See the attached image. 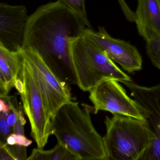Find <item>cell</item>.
Returning a JSON list of instances; mask_svg holds the SVG:
<instances>
[{
  "instance_id": "21",
  "label": "cell",
  "mask_w": 160,
  "mask_h": 160,
  "mask_svg": "<svg viewBox=\"0 0 160 160\" xmlns=\"http://www.w3.org/2000/svg\"><path fill=\"white\" fill-rule=\"evenodd\" d=\"M14 87L20 94L23 92L24 91V84L20 78L18 77L15 82Z\"/></svg>"
},
{
  "instance_id": "14",
  "label": "cell",
  "mask_w": 160,
  "mask_h": 160,
  "mask_svg": "<svg viewBox=\"0 0 160 160\" xmlns=\"http://www.w3.org/2000/svg\"><path fill=\"white\" fill-rule=\"evenodd\" d=\"M73 11L84 22L87 28L92 29L88 19L85 7V0H59Z\"/></svg>"
},
{
  "instance_id": "2",
  "label": "cell",
  "mask_w": 160,
  "mask_h": 160,
  "mask_svg": "<svg viewBox=\"0 0 160 160\" xmlns=\"http://www.w3.org/2000/svg\"><path fill=\"white\" fill-rule=\"evenodd\" d=\"M93 107L71 101L52 119V135L79 160H108L103 137L94 128L91 113Z\"/></svg>"
},
{
  "instance_id": "3",
  "label": "cell",
  "mask_w": 160,
  "mask_h": 160,
  "mask_svg": "<svg viewBox=\"0 0 160 160\" xmlns=\"http://www.w3.org/2000/svg\"><path fill=\"white\" fill-rule=\"evenodd\" d=\"M70 52L78 88L89 91L109 79L131 80L92 39L83 33L71 41Z\"/></svg>"
},
{
  "instance_id": "10",
  "label": "cell",
  "mask_w": 160,
  "mask_h": 160,
  "mask_svg": "<svg viewBox=\"0 0 160 160\" xmlns=\"http://www.w3.org/2000/svg\"><path fill=\"white\" fill-rule=\"evenodd\" d=\"M29 17L25 6L0 3V45L12 51L22 48Z\"/></svg>"
},
{
  "instance_id": "9",
  "label": "cell",
  "mask_w": 160,
  "mask_h": 160,
  "mask_svg": "<svg viewBox=\"0 0 160 160\" xmlns=\"http://www.w3.org/2000/svg\"><path fill=\"white\" fill-rule=\"evenodd\" d=\"M83 33L92 39L124 71L133 73L142 69L143 61L141 54L137 48L129 42L113 38L104 27H99L97 32L86 28Z\"/></svg>"
},
{
  "instance_id": "4",
  "label": "cell",
  "mask_w": 160,
  "mask_h": 160,
  "mask_svg": "<svg viewBox=\"0 0 160 160\" xmlns=\"http://www.w3.org/2000/svg\"><path fill=\"white\" fill-rule=\"evenodd\" d=\"M104 144L108 160H140L153 136L146 121L120 115L107 116Z\"/></svg>"
},
{
  "instance_id": "17",
  "label": "cell",
  "mask_w": 160,
  "mask_h": 160,
  "mask_svg": "<svg viewBox=\"0 0 160 160\" xmlns=\"http://www.w3.org/2000/svg\"><path fill=\"white\" fill-rule=\"evenodd\" d=\"M6 143L11 146L19 145L28 147L31 145L32 140L27 138L25 135L17 134L12 133L7 138Z\"/></svg>"
},
{
  "instance_id": "6",
  "label": "cell",
  "mask_w": 160,
  "mask_h": 160,
  "mask_svg": "<svg viewBox=\"0 0 160 160\" xmlns=\"http://www.w3.org/2000/svg\"><path fill=\"white\" fill-rule=\"evenodd\" d=\"M19 50L30 65L52 119L62 106L72 101L70 85L58 77L35 50L28 48Z\"/></svg>"
},
{
  "instance_id": "5",
  "label": "cell",
  "mask_w": 160,
  "mask_h": 160,
  "mask_svg": "<svg viewBox=\"0 0 160 160\" xmlns=\"http://www.w3.org/2000/svg\"><path fill=\"white\" fill-rule=\"evenodd\" d=\"M21 54L22 66L19 77L24 84V91L20 94L22 106L29 121L31 136L38 148H43L47 144L49 137L52 135V118L30 65Z\"/></svg>"
},
{
  "instance_id": "15",
  "label": "cell",
  "mask_w": 160,
  "mask_h": 160,
  "mask_svg": "<svg viewBox=\"0 0 160 160\" xmlns=\"http://www.w3.org/2000/svg\"><path fill=\"white\" fill-rule=\"evenodd\" d=\"M146 49L152 63L160 70V38L146 42Z\"/></svg>"
},
{
  "instance_id": "7",
  "label": "cell",
  "mask_w": 160,
  "mask_h": 160,
  "mask_svg": "<svg viewBox=\"0 0 160 160\" xmlns=\"http://www.w3.org/2000/svg\"><path fill=\"white\" fill-rule=\"evenodd\" d=\"M119 82L130 91L153 136L151 145L140 160H160V84L147 87L136 84L132 79Z\"/></svg>"
},
{
  "instance_id": "20",
  "label": "cell",
  "mask_w": 160,
  "mask_h": 160,
  "mask_svg": "<svg viewBox=\"0 0 160 160\" xmlns=\"http://www.w3.org/2000/svg\"><path fill=\"white\" fill-rule=\"evenodd\" d=\"M11 111V107L6 103L5 100L2 98L0 100V112H7Z\"/></svg>"
},
{
  "instance_id": "1",
  "label": "cell",
  "mask_w": 160,
  "mask_h": 160,
  "mask_svg": "<svg viewBox=\"0 0 160 160\" xmlns=\"http://www.w3.org/2000/svg\"><path fill=\"white\" fill-rule=\"evenodd\" d=\"M81 18L59 0L42 5L29 17L22 48H31L68 85L77 84L70 52V42L83 34Z\"/></svg>"
},
{
  "instance_id": "11",
  "label": "cell",
  "mask_w": 160,
  "mask_h": 160,
  "mask_svg": "<svg viewBox=\"0 0 160 160\" xmlns=\"http://www.w3.org/2000/svg\"><path fill=\"white\" fill-rule=\"evenodd\" d=\"M135 12L138 32L147 41L160 38V0H137Z\"/></svg>"
},
{
  "instance_id": "8",
  "label": "cell",
  "mask_w": 160,
  "mask_h": 160,
  "mask_svg": "<svg viewBox=\"0 0 160 160\" xmlns=\"http://www.w3.org/2000/svg\"><path fill=\"white\" fill-rule=\"evenodd\" d=\"M119 81L109 79L100 83L90 91L89 98L93 112L105 111L145 121L141 109L134 99L130 98Z\"/></svg>"
},
{
  "instance_id": "18",
  "label": "cell",
  "mask_w": 160,
  "mask_h": 160,
  "mask_svg": "<svg viewBox=\"0 0 160 160\" xmlns=\"http://www.w3.org/2000/svg\"><path fill=\"white\" fill-rule=\"evenodd\" d=\"M6 145L13 160H27L26 147L19 145L11 146L7 144Z\"/></svg>"
},
{
  "instance_id": "19",
  "label": "cell",
  "mask_w": 160,
  "mask_h": 160,
  "mask_svg": "<svg viewBox=\"0 0 160 160\" xmlns=\"http://www.w3.org/2000/svg\"><path fill=\"white\" fill-rule=\"evenodd\" d=\"M26 121L23 115V112L19 115L16 123L13 128V133L17 134L25 135L24 126L26 124Z\"/></svg>"
},
{
  "instance_id": "13",
  "label": "cell",
  "mask_w": 160,
  "mask_h": 160,
  "mask_svg": "<svg viewBox=\"0 0 160 160\" xmlns=\"http://www.w3.org/2000/svg\"><path fill=\"white\" fill-rule=\"evenodd\" d=\"M27 160H79V159L66 147L58 142L54 148L49 150L39 148L33 149Z\"/></svg>"
},
{
  "instance_id": "12",
  "label": "cell",
  "mask_w": 160,
  "mask_h": 160,
  "mask_svg": "<svg viewBox=\"0 0 160 160\" xmlns=\"http://www.w3.org/2000/svg\"><path fill=\"white\" fill-rule=\"evenodd\" d=\"M20 50L12 51L0 45V96L6 100L19 77L22 66Z\"/></svg>"
},
{
  "instance_id": "16",
  "label": "cell",
  "mask_w": 160,
  "mask_h": 160,
  "mask_svg": "<svg viewBox=\"0 0 160 160\" xmlns=\"http://www.w3.org/2000/svg\"><path fill=\"white\" fill-rule=\"evenodd\" d=\"M11 111L1 112L0 114V131H1V143H6V139L11 134V128L7 122V118L11 114Z\"/></svg>"
}]
</instances>
